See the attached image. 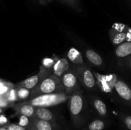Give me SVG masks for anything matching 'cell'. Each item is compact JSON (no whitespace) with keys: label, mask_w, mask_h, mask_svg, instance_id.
Segmentation results:
<instances>
[{"label":"cell","mask_w":131,"mask_h":130,"mask_svg":"<svg viewBox=\"0 0 131 130\" xmlns=\"http://www.w3.org/2000/svg\"><path fill=\"white\" fill-rule=\"evenodd\" d=\"M61 93H65V91L60 78L52 73L44 78L37 87L31 90L29 98L42 94Z\"/></svg>","instance_id":"6da1fadb"},{"label":"cell","mask_w":131,"mask_h":130,"mask_svg":"<svg viewBox=\"0 0 131 130\" xmlns=\"http://www.w3.org/2000/svg\"><path fill=\"white\" fill-rule=\"evenodd\" d=\"M69 97L70 96L67 95L65 93L42 94L31 98L28 100L23 102L31 105L34 107L48 108L64 103L69 99Z\"/></svg>","instance_id":"7a4b0ae2"},{"label":"cell","mask_w":131,"mask_h":130,"mask_svg":"<svg viewBox=\"0 0 131 130\" xmlns=\"http://www.w3.org/2000/svg\"><path fill=\"white\" fill-rule=\"evenodd\" d=\"M69 109L70 116L75 126L80 125L81 123V115L84 109V97L81 92L71 94L68 99Z\"/></svg>","instance_id":"3957f363"},{"label":"cell","mask_w":131,"mask_h":130,"mask_svg":"<svg viewBox=\"0 0 131 130\" xmlns=\"http://www.w3.org/2000/svg\"><path fill=\"white\" fill-rule=\"evenodd\" d=\"M65 94L70 96L75 93L80 92L81 84L77 76L75 70L70 68L60 77Z\"/></svg>","instance_id":"277c9868"},{"label":"cell","mask_w":131,"mask_h":130,"mask_svg":"<svg viewBox=\"0 0 131 130\" xmlns=\"http://www.w3.org/2000/svg\"><path fill=\"white\" fill-rule=\"evenodd\" d=\"M80 84L88 89H93L95 87L96 79L90 68L84 64L78 65L75 70Z\"/></svg>","instance_id":"5b68a950"},{"label":"cell","mask_w":131,"mask_h":130,"mask_svg":"<svg viewBox=\"0 0 131 130\" xmlns=\"http://www.w3.org/2000/svg\"><path fill=\"white\" fill-rule=\"evenodd\" d=\"M52 73V70H51V69H47L43 66H41L40 70L38 73L20 82L17 84L16 86L17 87H24L31 90L35 87H37L44 78Z\"/></svg>","instance_id":"8992f818"},{"label":"cell","mask_w":131,"mask_h":130,"mask_svg":"<svg viewBox=\"0 0 131 130\" xmlns=\"http://www.w3.org/2000/svg\"><path fill=\"white\" fill-rule=\"evenodd\" d=\"M125 25L121 24H117L115 28L111 30L110 36L111 42L115 45H118L126 41L127 31L128 29H125Z\"/></svg>","instance_id":"52a82bcc"},{"label":"cell","mask_w":131,"mask_h":130,"mask_svg":"<svg viewBox=\"0 0 131 130\" xmlns=\"http://www.w3.org/2000/svg\"><path fill=\"white\" fill-rule=\"evenodd\" d=\"M118 95L128 105L131 106V89L130 87L121 80H117L114 86Z\"/></svg>","instance_id":"ba28073f"},{"label":"cell","mask_w":131,"mask_h":130,"mask_svg":"<svg viewBox=\"0 0 131 130\" xmlns=\"http://www.w3.org/2000/svg\"><path fill=\"white\" fill-rule=\"evenodd\" d=\"M96 75L100 87L103 91L110 92L113 88H114L115 83L117 80V76L116 75H102L98 73Z\"/></svg>","instance_id":"9c48e42d"},{"label":"cell","mask_w":131,"mask_h":130,"mask_svg":"<svg viewBox=\"0 0 131 130\" xmlns=\"http://www.w3.org/2000/svg\"><path fill=\"white\" fill-rule=\"evenodd\" d=\"M14 108L18 115H24L31 119L35 118V107L31 105L22 102L21 103L14 105Z\"/></svg>","instance_id":"30bf717a"},{"label":"cell","mask_w":131,"mask_h":130,"mask_svg":"<svg viewBox=\"0 0 131 130\" xmlns=\"http://www.w3.org/2000/svg\"><path fill=\"white\" fill-rule=\"evenodd\" d=\"M35 118L51 122H56V116L51 110L44 107H35Z\"/></svg>","instance_id":"8fae6325"},{"label":"cell","mask_w":131,"mask_h":130,"mask_svg":"<svg viewBox=\"0 0 131 130\" xmlns=\"http://www.w3.org/2000/svg\"><path fill=\"white\" fill-rule=\"evenodd\" d=\"M69 68V64L65 59H59L55 61L52 66V73L60 78Z\"/></svg>","instance_id":"7c38bea8"},{"label":"cell","mask_w":131,"mask_h":130,"mask_svg":"<svg viewBox=\"0 0 131 130\" xmlns=\"http://www.w3.org/2000/svg\"><path fill=\"white\" fill-rule=\"evenodd\" d=\"M32 124L36 130H58L55 122L43 121L37 118L32 119Z\"/></svg>","instance_id":"4fadbf2b"},{"label":"cell","mask_w":131,"mask_h":130,"mask_svg":"<svg viewBox=\"0 0 131 130\" xmlns=\"http://www.w3.org/2000/svg\"><path fill=\"white\" fill-rule=\"evenodd\" d=\"M115 54L119 58L131 56V42H124L118 45L115 50Z\"/></svg>","instance_id":"5bb4252c"},{"label":"cell","mask_w":131,"mask_h":130,"mask_svg":"<svg viewBox=\"0 0 131 130\" xmlns=\"http://www.w3.org/2000/svg\"><path fill=\"white\" fill-rule=\"evenodd\" d=\"M86 57L88 61L95 66H99L102 64V59L99 54L93 51V50H87L86 52Z\"/></svg>","instance_id":"9a60e30c"},{"label":"cell","mask_w":131,"mask_h":130,"mask_svg":"<svg viewBox=\"0 0 131 130\" xmlns=\"http://www.w3.org/2000/svg\"><path fill=\"white\" fill-rule=\"evenodd\" d=\"M68 57L69 59L74 64L78 65L83 64V57L82 55L79 51L74 48H70L68 53Z\"/></svg>","instance_id":"2e32d148"},{"label":"cell","mask_w":131,"mask_h":130,"mask_svg":"<svg viewBox=\"0 0 131 130\" xmlns=\"http://www.w3.org/2000/svg\"><path fill=\"white\" fill-rule=\"evenodd\" d=\"M93 106L97 113L101 116H105L107 113V109L104 102L100 99H95L93 101Z\"/></svg>","instance_id":"e0dca14e"},{"label":"cell","mask_w":131,"mask_h":130,"mask_svg":"<svg viewBox=\"0 0 131 130\" xmlns=\"http://www.w3.org/2000/svg\"><path fill=\"white\" fill-rule=\"evenodd\" d=\"M106 127V124L103 121L95 119L88 125L86 130H104Z\"/></svg>","instance_id":"ac0fdd59"},{"label":"cell","mask_w":131,"mask_h":130,"mask_svg":"<svg viewBox=\"0 0 131 130\" xmlns=\"http://www.w3.org/2000/svg\"><path fill=\"white\" fill-rule=\"evenodd\" d=\"M31 90L24 87L17 88V95L19 100H25L30 97Z\"/></svg>","instance_id":"d6986e66"},{"label":"cell","mask_w":131,"mask_h":130,"mask_svg":"<svg viewBox=\"0 0 131 130\" xmlns=\"http://www.w3.org/2000/svg\"><path fill=\"white\" fill-rule=\"evenodd\" d=\"M3 127H5V128L7 129L8 130H36L35 127L33 126V124H32L31 127H23V126H20V125L18 124H6L4 125Z\"/></svg>","instance_id":"ffe728a7"},{"label":"cell","mask_w":131,"mask_h":130,"mask_svg":"<svg viewBox=\"0 0 131 130\" xmlns=\"http://www.w3.org/2000/svg\"><path fill=\"white\" fill-rule=\"evenodd\" d=\"M4 97H5L12 103L13 102L17 101L19 100L17 98V89H15V87L10 89Z\"/></svg>","instance_id":"44dd1931"},{"label":"cell","mask_w":131,"mask_h":130,"mask_svg":"<svg viewBox=\"0 0 131 130\" xmlns=\"http://www.w3.org/2000/svg\"><path fill=\"white\" fill-rule=\"evenodd\" d=\"M19 122L18 124L23 126L25 127H31L32 126V119L29 118L28 117H26L24 115H19Z\"/></svg>","instance_id":"7402d4cb"},{"label":"cell","mask_w":131,"mask_h":130,"mask_svg":"<svg viewBox=\"0 0 131 130\" xmlns=\"http://www.w3.org/2000/svg\"><path fill=\"white\" fill-rule=\"evenodd\" d=\"M54 62V60H53L52 59L46 58L43 60V62H42V63H43V66H42L46 68L51 69V68H52Z\"/></svg>","instance_id":"603a6c76"},{"label":"cell","mask_w":131,"mask_h":130,"mask_svg":"<svg viewBox=\"0 0 131 130\" xmlns=\"http://www.w3.org/2000/svg\"><path fill=\"white\" fill-rule=\"evenodd\" d=\"M12 105V103H10L5 97L0 96V108H5L6 107H10Z\"/></svg>","instance_id":"cb8c5ba5"},{"label":"cell","mask_w":131,"mask_h":130,"mask_svg":"<svg viewBox=\"0 0 131 130\" xmlns=\"http://www.w3.org/2000/svg\"><path fill=\"white\" fill-rule=\"evenodd\" d=\"M65 3L69 4V5L74 8L75 10H78L79 9V5H78V0H63Z\"/></svg>","instance_id":"d4e9b609"},{"label":"cell","mask_w":131,"mask_h":130,"mask_svg":"<svg viewBox=\"0 0 131 130\" xmlns=\"http://www.w3.org/2000/svg\"><path fill=\"white\" fill-rule=\"evenodd\" d=\"M124 123L128 129L131 130V115H129L124 117Z\"/></svg>","instance_id":"484cf974"},{"label":"cell","mask_w":131,"mask_h":130,"mask_svg":"<svg viewBox=\"0 0 131 130\" xmlns=\"http://www.w3.org/2000/svg\"><path fill=\"white\" fill-rule=\"evenodd\" d=\"M6 122H7V119L3 115L0 116V125H3V126L4 125L7 124Z\"/></svg>","instance_id":"4316f807"},{"label":"cell","mask_w":131,"mask_h":130,"mask_svg":"<svg viewBox=\"0 0 131 130\" xmlns=\"http://www.w3.org/2000/svg\"><path fill=\"white\" fill-rule=\"evenodd\" d=\"M126 42H131V28L128 29L127 31Z\"/></svg>","instance_id":"83f0119b"},{"label":"cell","mask_w":131,"mask_h":130,"mask_svg":"<svg viewBox=\"0 0 131 130\" xmlns=\"http://www.w3.org/2000/svg\"><path fill=\"white\" fill-rule=\"evenodd\" d=\"M127 65L129 67V68L131 70V56H130V57H129V59H128V61H127Z\"/></svg>","instance_id":"f1b7e54d"},{"label":"cell","mask_w":131,"mask_h":130,"mask_svg":"<svg viewBox=\"0 0 131 130\" xmlns=\"http://www.w3.org/2000/svg\"><path fill=\"white\" fill-rule=\"evenodd\" d=\"M0 130H8L7 129L5 128L3 126H0Z\"/></svg>","instance_id":"f546056e"},{"label":"cell","mask_w":131,"mask_h":130,"mask_svg":"<svg viewBox=\"0 0 131 130\" xmlns=\"http://www.w3.org/2000/svg\"><path fill=\"white\" fill-rule=\"evenodd\" d=\"M3 112H4V109H3V108H0V115H1V113H3Z\"/></svg>","instance_id":"4dcf8cb0"}]
</instances>
